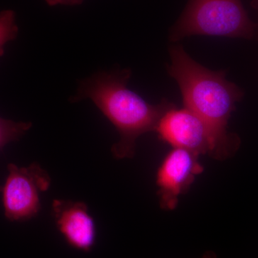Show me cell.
Masks as SVG:
<instances>
[{"instance_id":"1","label":"cell","mask_w":258,"mask_h":258,"mask_svg":"<svg viewBox=\"0 0 258 258\" xmlns=\"http://www.w3.org/2000/svg\"><path fill=\"white\" fill-rule=\"evenodd\" d=\"M169 54L168 73L179 85L184 107L198 115L210 130L216 149L215 159H228L238 149L240 140L229 133L227 125L243 92L226 79L225 71L204 67L181 45L171 47Z\"/></svg>"},{"instance_id":"2","label":"cell","mask_w":258,"mask_h":258,"mask_svg":"<svg viewBox=\"0 0 258 258\" xmlns=\"http://www.w3.org/2000/svg\"><path fill=\"white\" fill-rule=\"evenodd\" d=\"M132 76L130 69L99 72L81 81L72 102L92 100L119 134L112 153L116 159H131L135 154L140 136L155 132L164 113L174 106L167 100L151 104L127 87Z\"/></svg>"},{"instance_id":"3","label":"cell","mask_w":258,"mask_h":258,"mask_svg":"<svg viewBox=\"0 0 258 258\" xmlns=\"http://www.w3.org/2000/svg\"><path fill=\"white\" fill-rule=\"evenodd\" d=\"M256 33L241 0H189L170 32L178 41L191 35L250 39Z\"/></svg>"},{"instance_id":"4","label":"cell","mask_w":258,"mask_h":258,"mask_svg":"<svg viewBox=\"0 0 258 258\" xmlns=\"http://www.w3.org/2000/svg\"><path fill=\"white\" fill-rule=\"evenodd\" d=\"M8 175L2 191L5 216L10 221H25L36 216L41 208L40 194L50 186V177L38 164L8 166Z\"/></svg>"},{"instance_id":"5","label":"cell","mask_w":258,"mask_h":258,"mask_svg":"<svg viewBox=\"0 0 258 258\" xmlns=\"http://www.w3.org/2000/svg\"><path fill=\"white\" fill-rule=\"evenodd\" d=\"M159 138L172 148L185 149L215 159L216 149L210 130L203 120L188 108H169L156 127Z\"/></svg>"},{"instance_id":"6","label":"cell","mask_w":258,"mask_h":258,"mask_svg":"<svg viewBox=\"0 0 258 258\" xmlns=\"http://www.w3.org/2000/svg\"><path fill=\"white\" fill-rule=\"evenodd\" d=\"M203 169L198 155L185 149L172 148L157 171L158 196L161 208L168 211L174 210L180 197L189 191L195 177Z\"/></svg>"},{"instance_id":"7","label":"cell","mask_w":258,"mask_h":258,"mask_svg":"<svg viewBox=\"0 0 258 258\" xmlns=\"http://www.w3.org/2000/svg\"><path fill=\"white\" fill-rule=\"evenodd\" d=\"M56 225L70 245L89 252L96 241V226L87 205L71 200H54Z\"/></svg>"},{"instance_id":"8","label":"cell","mask_w":258,"mask_h":258,"mask_svg":"<svg viewBox=\"0 0 258 258\" xmlns=\"http://www.w3.org/2000/svg\"><path fill=\"white\" fill-rule=\"evenodd\" d=\"M31 127L30 122H16L0 117V149L21 138Z\"/></svg>"},{"instance_id":"9","label":"cell","mask_w":258,"mask_h":258,"mask_svg":"<svg viewBox=\"0 0 258 258\" xmlns=\"http://www.w3.org/2000/svg\"><path fill=\"white\" fill-rule=\"evenodd\" d=\"M18 30L15 12L10 10L2 11L0 13V57L4 55L5 45L18 37Z\"/></svg>"},{"instance_id":"10","label":"cell","mask_w":258,"mask_h":258,"mask_svg":"<svg viewBox=\"0 0 258 258\" xmlns=\"http://www.w3.org/2000/svg\"><path fill=\"white\" fill-rule=\"evenodd\" d=\"M47 4L50 6L55 5H81L84 0H45Z\"/></svg>"},{"instance_id":"11","label":"cell","mask_w":258,"mask_h":258,"mask_svg":"<svg viewBox=\"0 0 258 258\" xmlns=\"http://www.w3.org/2000/svg\"><path fill=\"white\" fill-rule=\"evenodd\" d=\"M251 6L258 12V0H253L251 3ZM256 32L258 34V23L256 25Z\"/></svg>"},{"instance_id":"12","label":"cell","mask_w":258,"mask_h":258,"mask_svg":"<svg viewBox=\"0 0 258 258\" xmlns=\"http://www.w3.org/2000/svg\"><path fill=\"white\" fill-rule=\"evenodd\" d=\"M201 258H217V255L213 252H206Z\"/></svg>"}]
</instances>
